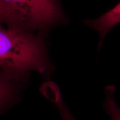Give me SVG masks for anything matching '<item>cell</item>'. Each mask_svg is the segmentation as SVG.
Returning a JSON list of instances; mask_svg holds the SVG:
<instances>
[{"label": "cell", "instance_id": "1", "mask_svg": "<svg viewBox=\"0 0 120 120\" xmlns=\"http://www.w3.org/2000/svg\"><path fill=\"white\" fill-rule=\"evenodd\" d=\"M43 35L0 24V71L19 81L31 71L48 77L53 67Z\"/></svg>", "mask_w": 120, "mask_h": 120}, {"label": "cell", "instance_id": "2", "mask_svg": "<svg viewBox=\"0 0 120 120\" xmlns=\"http://www.w3.org/2000/svg\"><path fill=\"white\" fill-rule=\"evenodd\" d=\"M24 30L44 34L67 22L60 0H0Z\"/></svg>", "mask_w": 120, "mask_h": 120}, {"label": "cell", "instance_id": "3", "mask_svg": "<svg viewBox=\"0 0 120 120\" xmlns=\"http://www.w3.org/2000/svg\"><path fill=\"white\" fill-rule=\"evenodd\" d=\"M85 23L94 28L100 34L99 48L109 31L120 23V1L115 7L94 20H86Z\"/></svg>", "mask_w": 120, "mask_h": 120}, {"label": "cell", "instance_id": "4", "mask_svg": "<svg viewBox=\"0 0 120 120\" xmlns=\"http://www.w3.org/2000/svg\"><path fill=\"white\" fill-rule=\"evenodd\" d=\"M21 82L0 71V112L7 109L17 99Z\"/></svg>", "mask_w": 120, "mask_h": 120}, {"label": "cell", "instance_id": "5", "mask_svg": "<svg viewBox=\"0 0 120 120\" xmlns=\"http://www.w3.org/2000/svg\"><path fill=\"white\" fill-rule=\"evenodd\" d=\"M116 87L109 85L105 90L106 98L103 103V107L112 120H120V109L117 106L114 98V94Z\"/></svg>", "mask_w": 120, "mask_h": 120}, {"label": "cell", "instance_id": "6", "mask_svg": "<svg viewBox=\"0 0 120 120\" xmlns=\"http://www.w3.org/2000/svg\"><path fill=\"white\" fill-rule=\"evenodd\" d=\"M49 100L56 105L64 120H76L61 98L60 92H56L51 94Z\"/></svg>", "mask_w": 120, "mask_h": 120}, {"label": "cell", "instance_id": "7", "mask_svg": "<svg viewBox=\"0 0 120 120\" xmlns=\"http://www.w3.org/2000/svg\"><path fill=\"white\" fill-rule=\"evenodd\" d=\"M0 24L6 25L8 27L21 28L19 21L5 5L0 1Z\"/></svg>", "mask_w": 120, "mask_h": 120}]
</instances>
